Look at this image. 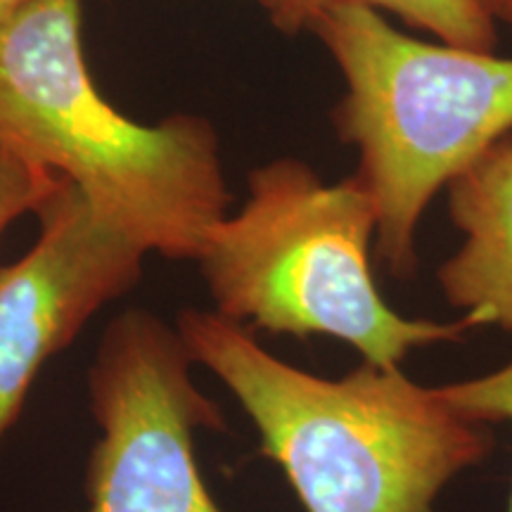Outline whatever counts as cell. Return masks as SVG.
<instances>
[{
  "instance_id": "obj_6",
  "label": "cell",
  "mask_w": 512,
  "mask_h": 512,
  "mask_svg": "<svg viewBox=\"0 0 512 512\" xmlns=\"http://www.w3.org/2000/svg\"><path fill=\"white\" fill-rule=\"evenodd\" d=\"M36 216L29 252L0 266V444L43 366L138 285L147 256L64 178Z\"/></svg>"
},
{
  "instance_id": "obj_2",
  "label": "cell",
  "mask_w": 512,
  "mask_h": 512,
  "mask_svg": "<svg viewBox=\"0 0 512 512\" xmlns=\"http://www.w3.org/2000/svg\"><path fill=\"white\" fill-rule=\"evenodd\" d=\"M0 150L72 183L102 219L164 259L197 261L233 202L207 117L140 124L98 91L83 0H29L0 19Z\"/></svg>"
},
{
  "instance_id": "obj_9",
  "label": "cell",
  "mask_w": 512,
  "mask_h": 512,
  "mask_svg": "<svg viewBox=\"0 0 512 512\" xmlns=\"http://www.w3.org/2000/svg\"><path fill=\"white\" fill-rule=\"evenodd\" d=\"M60 178L50 171L36 169L24 159L0 150V238L12 223L38 207L53 195Z\"/></svg>"
},
{
  "instance_id": "obj_12",
  "label": "cell",
  "mask_w": 512,
  "mask_h": 512,
  "mask_svg": "<svg viewBox=\"0 0 512 512\" xmlns=\"http://www.w3.org/2000/svg\"><path fill=\"white\" fill-rule=\"evenodd\" d=\"M29 0H0V19L12 15V12L22 8V5H27Z\"/></svg>"
},
{
  "instance_id": "obj_8",
  "label": "cell",
  "mask_w": 512,
  "mask_h": 512,
  "mask_svg": "<svg viewBox=\"0 0 512 512\" xmlns=\"http://www.w3.org/2000/svg\"><path fill=\"white\" fill-rule=\"evenodd\" d=\"M273 29L285 36L309 31L311 24L339 5H361L382 15L401 17L437 41L451 46L496 50L498 24L475 0H256Z\"/></svg>"
},
{
  "instance_id": "obj_1",
  "label": "cell",
  "mask_w": 512,
  "mask_h": 512,
  "mask_svg": "<svg viewBox=\"0 0 512 512\" xmlns=\"http://www.w3.org/2000/svg\"><path fill=\"white\" fill-rule=\"evenodd\" d=\"M176 328L195 366L233 394L306 512H439L446 486L494 448L489 425L401 366L313 375L214 309H183Z\"/></svg>"
},
{
  "instance_id": "obj_7",
  "label": "cell",
  "mask_w": 512,
  "mask_h": 512,
  "mask_svg": "<svg viewBox=\"0 0 512 512\" xmlns=\"http://www.w3.org/2000/svg\"><path fill=\"white\" fill-rule=\"evenodd\" d=\"M463 245L437 271L446 304L479 328L512 332V136L496 140L446 185Z\"/></svg>"
},
{
  "instance_id": "obj_3",
  "label": "cell",
  "mask_w": 512,
  "mask_h": 512,
  "mask_svg": "<svg viewBox=\"0 0 512 512\" xmlns=\"http://www.w3.org/2000/svg\"><path fill=\"white\" fill-rule=\"evenodd\" d=\"M377 214L354 176L323 181L302 159H273L247 178V200L228 211L197 264L214 311L249 330L330 337L366 363L396 368L413 351L463 342L456 320L401 316L370 266Z\"/></svg>"
},
{
  "instance_id": "obj_10",
  "label": "cell",
  "mask_w": 512,
  "mask_h": 512,
  "mask_svg": "<svg viewBox=\"0 0 512 512\" xmlns=\"http://www.w3.org/2000/svg\"><path fill=\"white\" fill-rule=\"evenodd\" d=\"M441 389L470 418L484 425L508 422L512 427V361L486 375L441 384ZM505 512H512V489Z\"/></svg>"
},
{
  "instance_id": "obj_11",
  "label": "cell",
  "mask_w": 512,
  "mask_h": 512,
  "mask_svg": "<svg viewBox=\"0 0 512 512\" xmlns=\"http://www.w3.org/2000/svg\"><path fill=\"white\" fill-rule=\"evenodd\" d=\"M475 3L496 24H508V27H512V0H475Z\"/></svg>"
},
{
  "instance_id": "obj_4",
  "label": "cell",
  "mask_w": 512,
  "mask_h": 512,
  "mask_svg": "<svg viewBox=\"0 0 512 512\" xmlns=\"http://www.w3.org/2000/svg\"><path fill=\"white\" fill-rule=\"evenodd\" d=\"M309 31L347 88L332 119L358 152L351 176L375 204L377 259L392 278L411 280L434 195L512 136V57L401 34L361 5L323 12Z\"/></svg>"
},
{
  "instance_id": "obj_5",
  "label": "cell",
  "mask_w": 512,
  "mask_h": 512,
  "mask_svg": "<svg viewBox=\"0 0 512 512\" xmlns=\"http://www.w3.org/2000/svg\"><path fill=\"white\" fill-rule=\"evenodd\" d=\"M176 325L128 309L102 332L88 368L100 437L88 458L86 512H223L197 465L200 430L226 418L192 377Z\"/></svg>"
}]
</instances>
